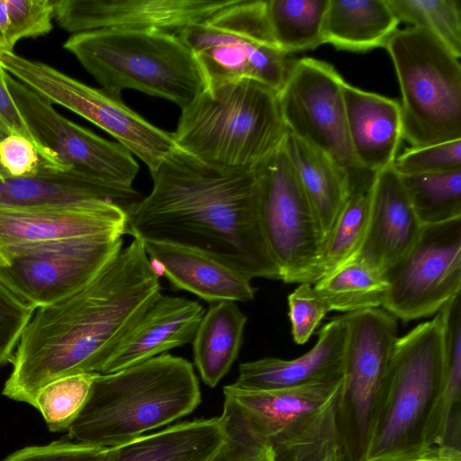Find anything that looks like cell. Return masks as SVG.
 <instances>
[{
    "mask_svg": "<svg viewBox=\"0 0 461 461\" xmlns=\"http://www.w3.org/2000/svg\"><path fill=\"white\" fill-rule=\"evenodd\" d=\"M342 378L277 390L223 387L224 402L269 447L274 461H329L340 447L336 413Z\"/></svg>",
    "mask_w": 461,
    "mask_h": 461,
    "instance_id": "8",
    "label": "cell"
},
{
    "mask_svg": "<svg viewBox=\"0 0 461 461\" xmlns=\"http://www.w3.org/2000/svg\"><path fill=\"white\" fill-rule=\"evenodd\" d=\"M146 253L175 289L188 291L207 303L248 302L257 289L251 279L201 251L171 243L145 241Z\"/></svg>",
    "mask_w": 461,
    "mask_h": 461,
    "instance_id": "24",
    "label": "cell"
},
{
    "mask_svg": "<svg viewBox=\"0 0 461 461\" xmlns=\"http://www.w3.org/2000/svg\"><path fill=\"white\" fill-rule=\"evenodd\" d=\"M287 133L277 92L252 79L206 88L182 109L175 145L225 170H253L278 151Z\"/></svg>",
    "mask_w": 461,
    "mask_h": 461,
    "instance_id": "4",
    "label": "cell"
},
{
    "mask_svg": "<svg viewBox=\"0 0 461 461\" xmlns=\"http://www.w3.org/2000/svg\"><path fill=\"white\" fill-rule=\"evenodd\" d=\"M329 461H346L342 447H338Z\"/></svg>",
    "mask_w": 461,
    "mask_h": 461,
    "instance_id": "44",
    "label": "cell"
},
{
    "mask_svg": "<svg viewBox=\"0 0 461 461\" xmlns=\"http://www.w3.org/2000/svg\"><path fill=\"white\" fill-rule=\"evenodd\" d=\"M330 311L354 312L382 306L388 285L382 273L352 258L314 283Z\"/></svg>",
    "mask_w": 461,
    "mask_h": 461,
    "instance_id": "30",
    "label": "cell"
},
{
    "mask_svg": "<svg viewBox=\"0 0 461 461\" xmlns=\"http://www.w3.org/2000/svg\"><path fill=\"white\" fill-rule=\"evenodd\" d=\"M5 74L0 66V140L11 133L24 136L37 146L43 158L51 164L23 119L8 89Z\"/></svg>",
    "mask_w": 461,
    "mask_h": 461,
    "instance_id": "43",
    "label": "cell"
},
{
    "mask_svg": "<svg viewBox=\"0 0 461 461\" xmlns=\"http://www.w3.org/2000/svg\"><path fill=\"white\" fill-rule=\"evenodd\" d=\"M201 402L193 365L169 354L98 373L68 428L71 441L108 448L190 414Z\"/></svg>",
    "mask_w": 461,
    "mask_h": 461,
    "instance_id": "3",
    "label": "cell"
},
{
    "mask_svg": "<svg viewBox=\"0 0 461 461\" xmlns=\"http://www.w3.org/2000/svg\"><path fill=\"white\" fill-rule=\"evenodd\" d=\"M443 389L439 312L398 338L366 461H412L428 449Z\"/></svg>",
    "mask_w": 461,
    "mask_h": 461,
    "instance_id": "6",
    "label": "cell"
},
{
    "mask_svg": "<svg viewBox=\"0 0 461 461\" xmlns=\"http://www.w3.org/2000/svg\"><path fill=\"white\" fill-rule=\"evenodd\" d=\"M176 35L194 54L206 88L252 79L278 92L290 62L274 43L266 0H235Z\"/></svg>",
    "mask_w": 461,
    "mask_h": 461,
    "instance_id": "9",
    "label": "cell"
},
{
    "mask_svg": "<svg viewBox=\"0 0 461 461\" xmlns=\"http://www.w3.org/2000/svg\"><path fill=\"white\" fill-rule=\"evenodd\" d=\"M44 167L59 169L46 161L37 146L26 137L11 133L0 140V176H30Z\"/></svg>",
    "mask_w": 461,
    "mask_h": 461,
    "instance_id": "41",
    "label": "cell"
},
{
    "mask_svg": "<svg viewBox=\"0 0 461 461\" xmlns=\"http://www.w3.org/2000/svg\"><path fill=\"white\" fill-rule=\"evenodd\" d=\"M247 320L232 301L213 303L205 310L193 339V353L207 385H217L236 360Z\"/></svg>",
    "mask_w": 461,
    "mask_h": 461,
    "instance_id": "28",
    "label": "cell"
},
{
    "mask_svg": "<svg viewBox=\"0 0 461 461\" xmlns=\"http://www.w3.org/2000/svg\"><path fill=\"white\" fill-rule=\"evenodd\" d=\"M374 176L364 169L350 174L348 194L324 241L318 280L357 253L367 226Z\"/></svg>",
    "mask_w": 461,
    "mask_h": 461,
    "instance_id": "29",
    "label": "cell"
},
{
    "mask_svg": "<svg viewBox=\"0 0 461 461\" xmlns=\"http://www.w3.org/2000/svg\"><path fill=\"white\" fill-rule=\"evenodd\" d=\"M393 167L400 176L461 169V139L411 147L396 157Z\"/></svg>",
    "mask_w": 461,
    "mask_h": 461,
    "instance_id": "38",
    "label": "cell"
},
{
    "mask_svg": "<svg viewBox=\"0 0 461 461\" xmlns=\"http://www.w3.org/2000/svg\"><path fill=\"white\" fill-rule=\"evenodd\" d=\"M348 337L336 421L346 461H366L398 339L396 318L384 309L346 313Z\"/></svg>",
    "mask_w": 461,
    "mask_h": 461,
    "instance_id": "10",
    "label": "cell"
},
{
    "mask_svg": "<svg viewBox=\"0 0 461 461\" xmlns=\"http://www.w3.org/2000/svg\"><path fill=\"white\" fill-rule=\"evenodd\" d=\"M225 438L221 416L194 420L105 448L101 461H210Z\"/></svg>",
    "mask_w": 461,
    "mask_h": 461,
    "instance_id": "25",
    "label": "cell"
},
{
    "mask_svg": "<svg viewBox=\"0 0 461 461\" xmlns=\"http://www.w3.org/2000/svg\"><path fill=\"white\" fill-rule=\"evenodd\" d=\"M35 311L0 280V366L12 362Z\"/></svg>",
    "mask_w": 461,
    "mask_h": 461,
    "instance_id": "39",
    "label": "cell"
},
{
    "mask_svg": "<svg viewBox=\"0 0 461 461\" xmlns=\"http://www.w3.org/2000/svg\"><path fill=\"white\" fill-rule=\"evenodd\" d=\"M235 0H54V19L73 34L102 29L176 34Z\"/></svg>",
    "mask_w": 461,
    "mask_h": 461,
    "instance_id": "17",
    "label": "cell"
},
{
    "mask_svg": "<svg viewBox=\"0 0 461 461\" xmlns=\"http://www.w3.org/2000/svg\"><path fill=\"white\" fill-rule=\"evenodd\" d=\"M329 0H266V14L276 46L284 53L323 44L322 23Z\"/></svg>",
    "mask_w": 461,
    "mask_h": 461,
    "instance_id": "31",
    "label": "cell"
},
{
    "mask_svg": "<svg viewBox=\"0 0 461 461\" xmlns=\"http://www.w3.org/2000/svg\"><path fill=\"white\" fill-rule=\"evenodd\" d=\"M159 274L133 238L84 285L36 309L14 352L2 393L34 407L39 391L64 376L100 373L161 294Z\"/></svg>",
    "mask_w": 461,
    "mask_h": 461,
    "instance_id": "1",
    "label": "cell"
},
{
    "mask_svg": "<svg viewBox=\"0 0 461 461\" xmlns=\"http://www.w3.org/2000/svg\"><path fill=\"white\" fill-rule=\"evenodd\" d=\"M282 148L321 224L325 241L348 194L351 171L288 131Z\"/></svg>",
    "mask_w": 461,
    "mask_h": 461,
    "instance_id": "26",
    "label": "cell"
},
{
    "mask_svg": "<svg viewBox=\"0 0 461 461\" xmlns=\"http://www.w3.org/2000/svg\"><path fill=\"white\" fill-rule=\"evenodd\" d=\"M0 50H7L5 40L2 37L1 33H0Z\"/></svg>",
    "mask_w": 461,
    "mask_h": 461,
    "instance_id": "45",
    "label": "cell"
},
{
    "mask_svg": "<svg viewBox=\"0 0 461 461\" xmlns=\"http://www.w3.org/2000/svg\"><path fill=\"white\" fill-rule=\"evenodd\" d=\"M254 170L262 230L280 279L314 284L324 235L283 148Z\"/></svg>",
    "mask_w": 461,
    "mask_h": 461,
    "instance_id": "12",
    "label": "cell"
},
{
    "mask_svg": "<svg viewBox=\"0 0 461 461\" xmlns=\"http://www.w3.org/2000/svg\"><path fill=\"white\" fill-rule=\"evenodd\" d=\"M422 226L393 165L378 171L373 179L366 233L354 258L383 273L411 249Z\"/></svg>",
    "mask_w": 461,
    "mask_h": 461,
    "instance_id": "18",
    "label": "cell"
},
{
    "mask_svg": "<svg viewBox=\"0 0 461 461\" xmlns=\"http://www.w3.org/2000/svg\"><path fill=\"white\" fill-rule=\"evenodd\" d=\"M383 309L404 322L429 317L461 293V217L423 225L411 249L386 268Z\"/></svg>",
    "mask_w": 461,
    "mask_h": 461,
    "instance_id": "15",
    "label": "cell"
},
{
    "mask_svg": "<svg viewBox=\"0 0 461 461\" xmlns=\"http://www.w3.org/2000/svg\"><path fill=\"white\" fill-rule=\"evenodd\" d=\"M438 312L442 321L443 389L436 424L444 429L449 420L461 411V293Z\"/></svg>",
    "mask_w": 461,
    "mask_h": 461,
    "instance_id": "33",
    "label": "cell"
},
{
    "mask_svg": "<svg viewBox=\"0 0 461 461\" xmlns=\"http://www.w3.org/2000/svg\"><path fill=\"white\" fill-rule=\"evenodd\" d=\"M63 47L116 97L124 89H135L182 110L206 89L194 54L174 33L102 29L72 34Z\"/></svg>",
    "mask_w": 461,
    "mask_h": 461,
    "instance_id": "5",
    "label": "cell"
},
{
    "mask_svg": "<svg viewBox=\"0 0 461 461\" xmlns=\"http://www.w3.org/2000/svg\"><path fill=\"white\" fill-rule=\"evenodd\" d=\"M204 312L197 301L160 294L120 342L100 374L122 370L187 344Z\"/></svg>",
    "mask_w": 461,
    "mask_h": 461,
    "instance_id": "22",
    "label": "cell"
},
{
    "mask_svg": "<svg viewBox=\"0 0 461 461\" xmlns=\"http://www.w3.org/2000/svg\"><path fill=\"white\" fill-rule=\"evenodd\" d=\"M221 417L226 438L210 461H274L267 444L225 402Z\"/></svg>",
    "mask_w": 461,
    "mask_h": 461,
    "instance_id": "36",
    "label": "cell"
},
{
    "mask_svg": "<svg viewBox=\"0 0 461 461\" xmlns=\"http://www.w3.org/2000/svg\"><path fill=\"white\" fill-rule=\"evenodd\" d=\"M384 48L402 93V139L411 147L461 139L459 58L416 27L398 29Z\"/></svg>",
    "mask_w": 461,
    "mask_h": 461,
    "instance_id": "7",
    "label": "cell"
},
{
    "mask_svg": "<svg viewBox=\"0 0 461 461\" xmlns=\"http://www.w3.org/2000/svg\"><path fill=\"white\" fill-rule=\"evenodd\" d=\"M142 198L133 187H112L71 170L44 167L30 176H0L3 207L96 208L113 204L128 213Z\"/></svg>",
    "mask_w": 461,
    "mask_h": 461,
    "instance_id": "21",
    "label": "cell"
},
{
    "mask_svg": "<svg viewBox=\"0 0 461 461\" xmlns=\"http://www.w3.org/2000/svg\"><path fill=\"white\" fill-rule=\"evenodd\" d=\"M347 337L345 314L334 317L321 328L316 344L308 352L291 360L264 357L241 363L233 384L245 390L267 391L339 380Z\"/></svg>",
    "mask_w": 461,
    "mask_h": 461,
    "instance_id": "19",
    "label": "cell"
},
{
    "mask_svg": "<svg viewBox=\"0 0 461 461\" xmlns=\"http://www.w3.org/2000/svg\"><path fill=\"white\" fill-rule=\"evenodd\" d=\"M104 450L71 440H60L21 448L3 461H101Z\"/></svg>",
    "mask_w": 461,
    "mask_h": 461,
    "instance_id": "42",
    "label": "cell"
},
{
    "mask_svg": "<svg viewBox=\"0 0 461 461\" xmlns=\"http://www.w3.org/2000/svg\"><path fill=\"white\" fill-rule=\"evenodd\" d=\"M412 461H424V460H421V459H415V460H412Z\"/></svg>",
    "mask_w": 461,
    "mask_h": 461,
    "instance_id": "46",
    "label": "cell"
},
{
    "mask_svg": "<svg viewBox=\"0 0 461 461\" xmlns=\"http://www.w3.org/2000/svg\"><path fill=\"white\" fill-rule=\"evenodd\" d=\"M98 373H81L57 379L42 387L34 408L52 432L68 429L83 408Z\"/></svg>",
    "mask_w": 461,
    "mask_h": 461,
    "instance_id": "35",
    "label": "cell"
},
{
    "mask_svg": "<svg viewBox=\"0 0 461 461\" xmlns=\"http://www.w3.org/2000/svg\"><path fill=\"white\" fill-rule=\"evenodd\" d=\"M399 23L387 0H329L322 41L339 50L367 51L385 47Z\"/></svg>",
    "mask_w": 461,
    "mask_h": 461,
    "instance_id": "27",
    "label": "cell"
},
{
    "mask_svg": "<svg viewBox=\"0 0 461 461\" xmlns=\"http://www.w3.org/2000/svg\"><path fill=\"white\" fill-rule=\"evenodd\" d=\"M128 213L117 205L104 207L0 206V250L69 237L127 234Z\"/></svg>",
    "mask_w": 461,
    "mask_h": 461,
    "instance_id": "20",
    "label": "cell"
},
{
    "mask_svg": "<svg viewBox=\"0 0 461 461\" xmlns=\"http://www.w3.org/2000/svg\"><path fill=\"white\" fill-rule=\"evenodd\" d=\"M344 84L332 65L303 58L290 62L277 95L287 131L350 172L359 167L348 134Z\"/></svg>",
    "mask_w": 461,
    "mask_h": 461,
    "instance_id": "16",
    "label": "cell"
},
{
    "mask_svg": "<svg viewBox=\"0 0 461 461\" xmlns=\"http://www.w3.org/2000/svg\"><path fill=\"white\" fill-rule=\"evenodd\" d=\"M399 22L428 31L453 54L461 56V6L458 0H387Z\"/></svg>",
    "mask_w": 461,
    "mask_h": 461,
    "instance_id": "34",
    "label": "cell"
},
{
    "mask_svg": "<svg viewBox=\"0 0 461 461\" xmlns=\"http://www.w3.org/2000/svg\"><path fill=\"white\" fill-rule=\"evenodd\" d=\"M343 96L348 139L357 167L375 174L392 166L402 140L400 104L347 82Z\"/></svg>",
    "mask_w": 461,
    "mask_h": 461,
    "instance_id": "23",
    "label": "cell"
},
{
    "mask_svg": "<svg viewBox=\"0 0 461 461\" xmlns=\"http://www.w3.org/2000/svg\"><path fill=\"white\" fill-rule=\"evenodd\" d=\"M0 66L52 104L76 113L108 132L149 168L156 169L176 148L172 134L142 118L121 97L88 86L56 68L14 51L0 50Z\"/></svg>",
    "mask_w": 461,
    "mask_h": 461,
    "instance_id": "11",
    "label": "cell"
},
{
    "mask_svg": "<svg viewBox=\"0 0 461 461\" xmlns=\"http://www.w3.org/2000/svg\"><path fill=\"white\" fill-rule=\"evenodd\" d=\"M150 175L149 194L128 212L127 234L201 251L249 279H280L254 169H219L176 147Z\"/></svg>",
    "mask_w": 461,
    "mask_h": 461,
    "instance_id": "2",
    "label": "cell"
},
{
    "mask_svg": "<svg viewBox=\"0 0 461 461\" xmlns=\"http://www.w3.org/2000/svg\"><path fill=\"white\" fill-rule=\"evenodd\" d=\"M122 234L82 235L0 250V280L33 307L87 283L122 248Z\"/></svg>",
    "mask_w": 461,
    "mask_h": 461,
    "instance_id": "13",
    "label": "cell"
},
{
    "mask_svg": "<svg viewBox=\"0 0 461 461\" xmlns=\"http://www.w3.org/2000/svg\"><path fill=\"white\" fill-rule=\"evenodd\" d=\"M8 26L4 40L8 51L22 39L48 34L53 28V0H5Z\"/></svg>",
    "mask_w": 461,
    "mask_h": 461,
    "instance_id": "37",
    "label": "cell"
},
{
    "mask_svg": "<svg viewBox=\"0 0 461 461\" xmlns=\"http://www.w3.org/2000/svg\"><path fill=\"white\" fill-rule=\"evenodd\" d=\"M288 307L292 335L294 340L300 345L307 342L330 312L327 303L308 283L301 284L289 294Z\"/></svg>",
    "mask_w": 461,
    "mask_h": 461,
    "instance_id": "40",
    "label": "cell"
},
{
    "mask_svg": "<svg viewBox=\"0 0 461 461\" xmlns=\"http://www.w3.org/2000/svg\"><path fill=\"white\" fill-rule=\"evenodd\" d=\"M5 80L27 127L54 167L112 187L132 188L139 165L126 148L63 117L7 72Z\"/></svg>",
    "mask_w": 461,
    "mask_h": 461,
    "instance_id": "14",
    "label": "cell"
},
{
    "mask_svg": "<svg viewBox=\"0 0 461 461\" xmlns=\"http://www.w3.org/2000/svg\"><path fill=\"white\" fill-rule=\"evenodd\" d=\"M401 177L422 225L461 217V169Z\"/></svg>",
    "mask_w": 461,
    "mask_h": 461,
    "instance_id": "32",
    "label": "cell"
}]
</instances>
